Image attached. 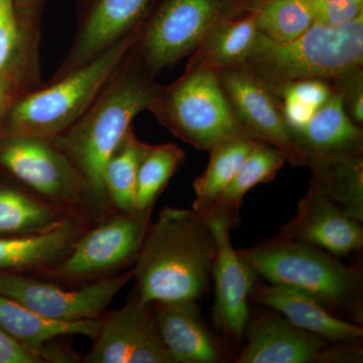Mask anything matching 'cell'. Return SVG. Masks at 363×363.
<instances>
[{"label":"cell","instance_id":"obj_1","mask_svg":"<svg viewBox=\"0 0 363 363\" xmlns=\"http://www.w3.org/2000/svg\"><path fill=\"white\" fill-rule=\"evenodd\" d=\"M133 48L87 111L68 130L52 138L84 177L88 198L106 199L104 171L133 118L147 111L159 84Z\"/></svg>","mask_w":363,"mask_h":363},{"label":"cell","instance_id":"obj_2","mask_svg":"<svg viewBox=\"0 0 363 363\" xmlns=\"http://www.w3.org/2000/svg\"><path fill=\"white\" fill-rule=\"evenodd\" d=\"M215 252L213 234L199 214L164 207L136 257L133 291L145 302L197 301L209 286Z\"/></svg>","mask_w":363,"mask_h":363},{"label":"cell","instance_id":"obj_3","mask_svg":"<svg viewBox=\"0 0 363 363\" xmlns=\"http://www.w3.org/2000/svg\"><path fill=\"white\" fill-rule=\"evenodd\" d=\"M241 68L272 92L294 81H333L352 75L363 70V16L341 26L314 23L292 42H274L260 33Z\"/></svg>","mask_w":363,"mask_h":363},{"label":"cell","instance_id":"obj_4","mask_svg":"<svg viewBox=\"0 0 363 363\" xmlns=\"http://www.w3.org/2000/svg\"><path fill=\"white\" fill-rule=\"evenodd\" d=\"M138 28L87 63L21 97L4 118L9 125V136L54 138L68 130L87 111L130 51Z\"/></svg>","mask_w":363,"mask_h":363},{"label":"cell","instance_id":"obj_5","mask_svg":"<svg viewBox=\"0 0 363 363\" xmlns=\"http://www.w3.org/2000/svg\"><path fill=\"white\" fill-rule=\"evenodd\" d=\"M240 257L271 284L310 294L328 309L343 310L362 319V271L335 255L297 240H269L238 250Z\"/></svg>","mask_w":363,"mask_h":363},{"label":"cell","instance_id":"obj_6","mask_svg":"<svg viewBox=\"0 0 363 363\" xmlns=\"http://www.w3.org/2000/svg\"><path fill=\"white\" fill-rule=\"evenodd\" d=\"M264 0H162L138 28L133 50L152 76L190 56L208 33L255 13Z\"/></svg>","mask_w":363,"mask_h":363},{"label":"cell","instance_id":"obj_7","mask_svg":"<svg viewBox=\"0 0 363 363\" xmlns=\"http://www.w3.org/2000/svg\"><path fill=\"white\" fill-rule=\"evenodd\" d=\"M172 135L197 150L245 135L229 106L218 74L186 67L171 84L159 85L149 109Z\"/></svg>","mask_w":363,"mask_h":363},{"label":"cell","instance_id":"obj_8","mask_svg":"<svg viewBox=\"0 0 363 363\" xmlns=\"http://www.w3.org/2000/svg\"><path fill=\"white\" fill-rule=\"evenodd\" d=\"M133 278V269L67 290L18 272H0V295L55 321L101 319L107 306Z\"/></svg>","mask_w":363,"mask_h":363},{"label":"cell","instance_id":"obj_9","mask_svg":"<svg viewBox=\"0 0 363 363\" xmlns=\"http://www.w3.org/2000/svg\"><path fill=\"white\" fill-rule=\"evenodd\" d=\"M247 344L236 363L362 362V350L332 343L291 324L278 312L248 319Z\"/></svg>","mask_w":363,"mask_h":363},{"label":"cell","instance_id":"obj_10","mask_svg":"<svg viewBox=\"0 0 363 363\" xmlns=\"http://www.w3.org/2000/svg\"><path fill=\"white\" fill-rule=\"evenodd\" d=\"M0 164L48 199L69 204L88 198L84 177L52 138L9 136L0 147Z\"/></svg>","mask_w":363,"mask_h":363},{"label":"cell","instance_id":"obj_11","mask_svg":"<svg viewBox=\"0 0 363 363\" xmlns=\"http://www.w3.org/2000/svg\"><path fill=\"white\" fill-rule=\"evenodd\" d=\"M217 74L243 133L281 150L292 166H307V155L286 125L281 100L245 69H225Z\"/></svg>","mask_w":363,"mask_h":363},{"label":"cell","instance_id":"obj_12","mask_svg":"<svg viewBox=\"0 0 363 363\" xmlns=\"http://www.w3.org/2000/svg\"><path fill=\"white\" fill-rule=\"evenodd\" d=\"M150 219L126 213L112 217L90 233L79 236L70 252L50 269V276L64 281H80L123 267L138 257Z\"/></svg>","mask_w":363,"mask_h":363},{"label":"cell","instance_id":"obj_13","mask_svg":"<svg viewBox=\"0 0 363 363\" xmlns=\"http://www.w3.org/2000/svg\"><path fill=\"white\" fill-rule=\"evenodd\" d=\"M87 363H174L160 334L152 303L135 291L121 309L101 319Z\"/></svg>","mask_w":363,"mask_h":363},{"label":"cell","instance_id":"obj_14","mask_svg":"<svg viewBox=\"0 0 363 363\" xmlns=\"http://www.w3.org/2000/svg\"><path fill=\"white\" fill-rule=\"evenodd\" d=\"M202 218L216 245L211 274L215 288L213 321L229 338L241 342L250 317V296L259 274L233 247L230 231L234 225L229 218L216 213Z\"/></svg>","mask_w":363,"mask_h":363},{"label":"cell","instance_id":"obj_15","mask_svg":"<svg viewBox=\"0 0 363 363\" xmlns=\"http://www.w3.org/2000/svg\"><path fill=\"white\" fill-rule=\"evenodd\" d=\"M155 0H83L75 37L54 78L82 66L135 30Z\"/></svg>","mask_w":363,"mask_h":363},{"label":"cell","instance_id":"obj_16","mask_svg":"<svg viewBox=\"0 0 363 363\" xmlns=\"http://www.w3.org/2000/svg\"><path fill=\"white\" fill-rule=\"evenodd\" d=\"M272 240H297L314 245L335 257H346L363 245L360 222L344 215L310 181L292 220Z\"/></svg>","mask_w":363,"mask_h":363},{"label":"cell","instance_id":"obj_17","mask_svg":"<svg viewBox=\"0 0 363 363\" xmlns=\"http://www.w3.org/2000/svg\"><path fill=\"white\" fill-rule=\"evenodd\" d=\"M250 300L279 313L294 326L332 343L350 344L363 336L360 325L334 316L314 296L292 286H255Z\"/></svg>","mask_w":363,"mask_h":363},{"label":"cell","instance_id":"obj_18","mask_svg":"<svg viewBox=\"0 0 363 363\" xmlns=\"http://www.w3.org/2000/svg\"><path fill=\"white\" fill-rule=\"evenodd\" d=\"M160 334L174 363L221 362L218 341L208 328L196 301L152 303Z\"/></svg>","mask_w":363,"mask_h":363},{"label":"cell","instance_id":"obj_19","mask_svg":"<svg viewBox=\"0 0 363 363\" xmlns=\"http://www.w3.org/2000/svg\"><path fill=\"white\" fill-rule=\"evenodd\" d=\"M292 135L307 155V162L309 157L363 152L362 126L351 121L334 90L326 104L302 128L293 131Z\"/></svg>","mask_w":363,"mask_h":363},{"label":"cell","instance_id":"obj_20","mask_svg":"<svg viewBox=\"0 0 363 363\" xmlns=\"http://www.w3.org/2000/svg\"><path fill=\"white\" fill-rule=\"evenodd\" d=\"M100 324L101 319L75 322L47 319L13 298L0 295V331L40 358L45 346L62 336L82 335L94 339Z\"/></svg>","mask_w":363,"mask_h":363},{"label":"cell","instance_id":"obj_21","mask_svg":"<svg viewBox=\"0 0 363 363\" xmlns=\"http://www.w3.org/2000/svg\"><path fill=\"white\" fill-rule=\"evenodd\" d=\"M260 33L255 13L215 26L189 56L186 67L221 71L241 68L252 56Z\"/></svg>","mask_w":363,"mask_h":363},{"label":"cell","instance_id":"obj_22","mask_svg":"<svg viewBox=\"0 0 363 363\" xmlns=\"http://www.w3.org/2000/svg\"><path fill=\"white\" fill-rule=\"evenodd\" d=\"M313 184L346 216L363 221V152L309 157Z\"/></svg>","mask_w":363,"mask_h":363},{"label":"cell","instance_id":"obj_23","mask_svg":"<svg viewBox=\"0 0 363 363\" xmlns=\"http://www.w3.org/2000/svg\"><path fill=\"white\" fill-rule=\"evenodd\" d=\"M80 235L78 224L67 218L45 233L0 238V272L49 267L70 252Z\"/></svg>","mask_w":363,"mask_h":363},{"label":"cell","instance_id":"obj_24","mask_svg":"<svg viewBox=\"0 0 363 363\" xmlns=\"http://www.w3.org/2000/svg\"><path fill=\"white\" fill-rule=\"evenodd\" d=\"M286 162L285 154L281 150L266 143L255 142L236 175L202 217L221 214L230 219L234 226L238 225L245 196L257 185L274 181Z\"/></svg>","mask_w":363,"mask_h":363},{"label":"cell","instance_id":"obj_25","mask_svg":"<svg viewBox=\"0 0 363 363\" xmlns=\"http://www.w3.org/2000/svg\"><path fill=\"white\" fill-rule=\"evenodd\" d=\"M255 142L247 136H236L209 150L207 168L193 184L195 193L193 210L196 213L202 217L209 211L215 200L238 173Z\"/></svg>","mask_w":363,"mask_h":363},{"label":"cell","instance_id":"obj_26","mask_svg":"<svg viewBox=\"0 0 363 363\" xmlns=\"http://www.w3.org/2000/svg\"><path fill=\"white\" fill-rule=\"evenodd\" d=\"M150 145L136 138L131 128L105 164V192L123 213L135 214L138 169Z\"/></svg>","mask_w":363,"mask_h":363},{"label":"cell","instance_id":"obj_27","mask_svg":"<svg viewBox=\"0 0 363 363\" xmlns=\"http://www.w3.org/2000/svg\"><path fill=\"white\" fill-rule=\"evenodd\" d=\"M56 208L11 188H0V234L30 235L56 228L65 221Z\"/></svg>","mask_w":363,"mask_h":363},{"label":"cell","instance_id":"obj_28","mask_svg":"<svg viewBox=\"0 0 363 363\" xmlns=\"http://www.w3.org/2000/svg\"><path fill=\"white\" fill-rule=\"evenodd\" d=\"M185 152L174 143L150 145L138 169L135 214L150 217L157 198L185 160Z\"/></svg>","mask_w":363,"mask_h":363},{"label":"cell","instance_id":"obj_29","mask_svg":"<svg viewBox=\"0 0 363 363\" xmlns=\"http://www.w3.org/2000/svg\"><path fill=\"white\" fill-rule=\"evenodd\" d=\"M255 18L267 39L292 42L314 25V0H264L255 11Z\"/></svg>","mask_w":363,"mask_h":363},{"label":"cell","instance_id":"obj_30","mask_svg":"<svg viewBox=\"0 0 363 363\" xmlns=\"http://www.w3.org/2000/svg\"><path fill=\"white\" fill-rule=\"evenodd\" d=\"M38 45L39 30L23 26L16 0H0V75Z\"/></svg>","mask_w":363,"mask_h":363},{"label":"cell","instance_id":"obj_31","mask_svg":"<svg viewBox=\"0 0 363 363\" xmlns=\"http://www.w3.org/2000/svg\"><path fill=\"white\" fill-rule=\"evenodd\" d=\"M40 86L38 52L21 57L0 75V128L13 104Z\"/></svg>","mask_w":363,"mask_h":363},{"label":"cell","instance_id":"obj_32","mask_svg":"<svg viewBox=\"0 0 363 363\" xmlns=\"http://www.w3.org/2000/svg\"><path fill=\"white\" fill-rule=\"evenodd\" d=\"M272 93L279 100H293L316 111L331 97L333 88L330 80L304 79L281 85Z\"/></svg>","mask_w":363,"mask_h":363},{"label":"cell","instance_id":"obj_33","mask_svg":"<svg viewBox=\"0 0 363 363\" xmlns=\"http://www.w3.org/2000/svg\"><path fill=\"white\" fill-rule=\"evenodd\" d=\"M315 23L341 26L363 16V0H314Z\"/></svg>","mask_w":363,"mask_h":363},{"label":"cell","instance_id":"obj_34","mask_svg":"<svg viewBox=\"0 0 363 363\" xmlns=\"http://www.w3.org/2000/svg\"><path fill=\"white\" fill-rule=\"evenodd\" d=\"M332 87L342 101L346 113L353 123H363V70L337 80L331 81Z\"/></svg>","mask_w":363,"mask_h":363},{"label":"cell","instance_id":"obj_35","mask_svg":"<svg viewBox=\"0 0 363 363\" xmlns=\"http://www.w3.org/2000/svg\"><path fill=\"white\" fill-rule=\"evenodd\" d=\"M43 362L35 353L32 352L6 333L0 331V363H40Z\"/></svg>","mask_w":363,"mask_h":363},{"label":"cell","instance_id":"obj_36","mask_svg":"<svg viewBox=\"0 0 363 363\" xmlns=\"http://www.w3.org/2000/svg\"><path fill=\"white\" fill-rule=\"evenodd\" d=\"M45 0H16L21 23L30 28H39L40 16Z\"/></svg>","mask_w":363,"mask_h":363}]
</instances>
